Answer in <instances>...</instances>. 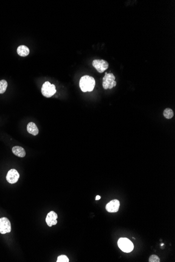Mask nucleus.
Wrapping results in <instances>:
<instances>
[{"instance_id": "f257e3e1", "label": "nucleus", "mask_w": 175, "mask_h": 262, "mask_svg": "<svg viewBox=\"0 0 175 262\" xmlns=\"http://www.w3.org/2000/svg\"><path fill=\"white\" fill-rule=\"evenodd\" d=\"M96 85V81L93 77L89 76H84L79 81L80 88L83 92H92Z\"/></svg>"}, {"instance_id": "f03ea898", "label": "nucleus", "mask_w": 175, "mask_h": 262, "mask_svg": "<svg viewBox=\"0 0 175 262\" xmlns=\"http://www.w3.org/2000/svg\"><path fill=\"white\" fill-rule=\"evenodd\" d=\"M115 77L112 73H108L105 72V76L103 78L102 86L105 90L111 89L117 85V82L115 81Z\"/></svg>"}, {"instance_id": "7ed1b4c3", "label": "nucleus", "mask_w": 175, "mask_h": 262, "mask_svg": "<svg viewBox=\"0 0 175 262\" xmlns=\"http://www.w3.org/2000/svg\"><path fill=\"white\" fill-rule=\"evenodd\" d=\"M117 245L119 248L125 253H129L134 249V244L129 239L126 237H121L117 241Z\"/></svg>"}, {"instance_id": "20e7f679", "label": "nucleus", "mask_w": 175, "mask_h": 262, "mask_svg": "<svg viewBox=\"0 0 175 262\" xmlns=\"http://www.w3.org/2000/svg\"><path fill=\"white\" fill-rule=\"evenodd\" d=\"M42 93L43 96L47 98L53 96L56 93V86L54 84H51L50 82H45L42 88Z\"/></svg>"}, {"instance_id": "39448f33", "label": "nucleus", "mask_w": 175, "mask_h": 262, "mask_svg": "<svg viewBox=\"0 0 175 262\" xmlns=\"http://www.w3.org/2000/svg\"><path fill=\"white\" fill-rule=\"evenodd\" d=\"M11 231V225L7 218H0V233L6 234Z\"/></svg>"}, {"instance_id": "423d86ee", "label": "nucleus", "mask_w": 175, "mask_h": 262, "mask_svg": "<svg viewBox=\"0 0 175 262\" xmlns=\"http://www.w3.org/2000/svg\"><path fill=\"white\" fill-rule=\"evenodd\" d=\"M92 65L99 73H103L108 69L109 64L105 60H94L92 62Z\"/></svg>"}, {"instance_id": "0eeeda50", "label": "nucleus", "mask_w": 175, "mask_h": 262, "mask_svg": "<svg viewBox=\"0 0 175 262\" xmlns=\"http://www.w3.org/2000/svg\"><path fill=\"white\" fill-rule=\"evenodd\" d=\"M20 178V174L15 169H11L6 175V180L10 184H15Z\"/></svg>"}, {"instance_id": "6e6552de", "label": "nucleus", "mask_w": 175, "mask_h": 262, "mask_svg": "<svg viewBox=\"0 0 175 262\" xmlns=\"http://www.w3.org/2000/svg\"><path fill=\"white\" fill-rule=\"evenodd\" d=\"M120 203L117 199H114L106 204V210L109 213H117L119 211Z\"/></svg>"}, {"instance_id": "1a4fd4ad", "label": "nucleus", "mask_w": 175, "mask_h": 262, "mask_svg": "<svg viewBox=\"0 0 175 262\" xmlns=\"http://www.w3.org/2000/svg\"><path fill=\"white\" fill-rule=\"evenodd\" d=\"M58 218V215L55 211H51L48 213L46 218V222L49 227H51L53 225H56L57 224V219Z\"/></svg>"}, {"instance_id": "9d476101", "label": "nucleus", "mask_w": 175, "mask_h": 262, "mask_svg": "<svg viewBox=\"0 0 175 262\" xmlns=\"http://www.w3.org/2000/svg\"><path fill=\"white\" fill-rule=\"evenodd\" d=\"M27 130L28 133L34 135H37L39 132V130L37 128V126L36 125L35 123L32 122L28 123V125L27 126Z\"/></svg>"}, {"instance_id": "9b49d317", "label": "nucleus", "mask_w": 175, "mask_h": 262, "mask_svg": "<svg viewBox=\"0 0 175 262\" xmlns=\"http://www.w3.org/2000/svg\"><path fill=\"white\" fill-rule=\"evenodd\" d=\"M13 153L17 157L23 158L25 157L26 152L25 150L21 147L15 146L12 148Z\"/></svg>"}, {"instance_id": "f8f14e48", "label": "nucleus", "mask_w": 175, "mask_h": 262, "mask_svg": "<svg viewBox=\"0 0 175 262\" xmlns=\"http://www.w3.org/2000/svg\"><path fill=\"white\" fill-rule=\"evenodd\" d=\"M17 53L18 55L21 57L27 56L30 53V49L25 45H21L18 48Z\"/></svg>"}, {"instance_id": "ddd939ff", "label": "nucleus", "mask_w": 175, "mask_h": 262, "mask_svg": "<svg viewBox=\"0 0 175 262\" xmlns=\"http://www.w3.org/2000/svg\"><path fill=\"white\" fill-rule=\"evenodd\" d=\"M163 115L165 118L168 119H172L173 116V111L172 109H170L169 108H167L166 109H165L164 111Z\"/></svg>"}, {"instance_id": "4468645a", "label": "nucleus", "mask_w": 175, "mask_h": 262, "mask_svg": "<svg viewBox=\"0 0 175 262\" xmlns=\"http://www.w3.org/2000/svg\"><path fill=\"white\" fill-rule=\"evenodd\" d=\"M7 87L6 81L2 80L0 81V94H3L6 92Z\"/></svg>"}, {"instance_id": "2eb2a0df", "label": "nucleus", "mask_w": 175, "mask_h": 262, "mask_svg": "<svg viewBox=\"0 0 175 262\" xmlns=\"http://www.w3.org/2000/svg\"><path fill=\"white\" fill-rule=\"evenodd\" d=\"M69 259L67 256L65 255H62L59 256L57 259V262H69Z\"/></svg>"}, {"instance_id": "dca6fc26", "label": "nucleus", "mask_w": 175, "mask_h": 262, "mask_svg": "<svg viewBox=\"0 0 175 262\" xmlns=\"http://www.w3.org/2000/svg\"><path fill=\"white\" fill-rule=\"evenodd\" d=\"M149 262H160V259L155 255H151L149 259Z\"/></svg>"}, {"instance_id": "f3484780", "label": "nucleus", "mask_w": 175, "mask_h": 262, "mask_svg": "<svg viewBox=\"0 0 175 262\" xmlns=\"http://www.w3.org/2000/svg\"><path fill=\"white\" fill-rule=\"evenodd\" d=\"M100 198H101V196H100L99 195H97L96 196V201H97V200L100 199Z\"/></svg>"}]
</instances>
